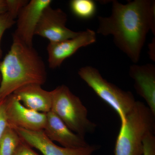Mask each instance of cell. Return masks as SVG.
Instances as JSON below:
<instances>
[{"instance_id": "6da1fadb", "label": "cell", "mask_w": 155, "mask_h": 155, "mask_svg": "<svg viewBox=\"0 0 155 155\" xmlns=\"http://www.w3.org/2000/svg\"><path fill=\"white\" fill-rule=\"evenodd\" d=\"M98 19L97 33L112 35L116 47L135 64L139 61L148 33L152 31L155 35V2L134 0L122 4L113 1L111 15Z\"/></svg>"}, {"instance_id": "7a4b0ae2", "label": "cell", "mask_w": 155, "mask_h": 155, "mask_svg": "<svg viewBox=\"0 0 155 155\" xmlns=\"http://www.w3.org/2000/svg\"><path fill=\"white\" fill-rule=\"evenodd\" d=\"M0 101L30 84L43 85L47 79L44 62L33 47L13 37L8 52L0 61Z\"/></svg>"}, {"instance_id": "3957f363", "label": "cell", "mask_w": 155, "mask_h": 155, "mask_svg": "<svg viewBox=\"0 0 155 155\" xmlns=\"http://www.w3.org/2000/svg\"><path fill=\"white\" fill-rule=\"evenodd\" d=\"M155 130V114L144 103L136 101L121 122L114 155H142L144 138Z\"/></svg>"}, {"instance_id": "277c9868", "label": "cell", "mask_w": 155, "mask_h": 155, "mask_svg": "<svg viewBox=\"0 0 155 155\" xmlns=\"http://www.w3.org/2000/svg\"><path fill=\"white\" fill-rule=\"evenodd\" d=\"M51 110L61 119L72 131L85 138L94 132L97 127L88 118V111L81 100L72 93L65 84L57 87L51 91Z\"/></svg>"}, {"instance_id": "5b68a950", "label": "cell", "mask_w": 155, "mask_h": 155, "mask_svg": "<svg viewBox=\"0 0 155 155\" xmlns=\"http://www.w3.org/2000/svg\"><path fill=\"white\" fill-rule=\"evenodd\" d=\"M78 75L100 98L116 111L123 122L136 102L133 94L109 82L98 69L91 66L81 68Z\"/></svg>"}, {"instance_id": "8992f818", "label": "cell", "mask_w": 155, "mask_h": 155, "mask_svg": "<svg viewBox=\"0 0 155 155\" xmlns=\"http://www.w3.org/2000/svg\"><path fill=\"white\" fill-rule=\"evenodd\" d=\"M67 14L60 8L51 5L44 10L37 25L35 35L48 39L50 42H57L73 38L79 34L66 26Z\"/></svg>"}, {"instance_id": "52a82bcc", "label": "cell", "mask_w": 155, "mask_h": 155, "mask_svg": "<svg viewBox=\"0 0 155 155\" xmlns=\"http://www.w3.org/2000/svg\"><path fill=\"white\" fill-rule=\"evenodd\" d=\"M20 137L31 148L38 150L43 155H93L99 147L88 144L82 147L71 148L57 145L49 139L43 130L31 131L15 126H11Z\"/></svg>"}, {"instance_id": "ba28073f", "label": "cell", "mask_w": 155, "mask_h": 155, "mask_svg": "<svg viewBox=\"0 0 155 155\" xmlns=\"http://www.w3.org/2000/svg\"><path fill=\"white\" fill-rule=\"evenodd\" d=\"M6 113L9 126L40 131L44 130L46 123V114L26 107L13 94L6 98Z\"/></svg>"}, {"instance_id": "9c48e42d", "label": "cell", "mask_w": 155, "mask_h": 155, "mask_svg": "<svg viewBox=\"0 0 155 155\" xmlns=\"http://www.w3.org/2000/svg\"><path fill=\"white\" fill-rule=\"evenodd\" d=\"M96 33L87 29L80 31L73 38L57 42H49L47 50L49 67L55 69L61 66L67 58L75 54L81 48L85 47L96 41Z\"/></svg>"}, {"instance_id": "30bf717a", "label": "cell", "mask_w": 155, "mask_h": 155, "mask_svg": "<svg viewBox=\"0 0 155 155\" xmlns=\"http://www.w3.org/2000/svg\"><path fill=\"white\" fill-rule=\"evenodd\" d=\"M51 0H31L19 12L17 17V28L13 37L30 47L33 40L37 25L42 14L51 5Z\"/></svg>"}, {"instance_id": "8fae6325", "label": "cell", "mask_w": 155, "mask_h": 155, "mask_svg": "<svg viewBox=\"0 0 155 155\" xmlns=\"http://www.w3.org/2000/svg\"><path fill=\"white\" fill-rule=\"evenodd\" d=\"M129 75L134 81L136 91L155 114V66L150 64H133L129 68Z\"/></svg>"}, {"instance_id": "7c38bea8", "label": "cell", "mask_w": 155, "mask_h": 155, "mask_svg": "<svg viewBox=\"0 0 155 155\" xmlns=\"http://www.w3.org/2000/svg\"><path fill=\"white\" fill-rule=\"evenodd\" d=\"M47 121L44 131L48 138L63 147L71 148L82 147L89 144L85 138L74 133L51 111L46 114Z\"/></svg>"}, {"instance_id": "4fadbf2b", "label": "cell", "mask_w": 155, "mask_h": 155, "mask_svg": "<svg viewBox=\"0 0 155 155\" xmlns=\"http://www.w3.org/2000/svg\"><path fill=\"white\" fill-rule=\"evenodd\" d=\"M13 94L28 109L45 114L51 110V91L45 90L40 84L25 85L14 91Z\"/></svg>"}, {"instance_id": "5bb4252c", "label": "cell", "mask_w": 155, "mask_h": 155, "mask_svg": "<svg viewBox=\"0 0 155 155\" xmlns=\"http://www.w3.org/2000/svg\"><path fill=\"white\" fill-rule=\"evenodd\" d=\"M69 7L72 14L80 19H91L97 13V5L92 0H72Z\"/></svg>"}, {"instance_id": "9a60e30c", "label": "cell", "mask_w": 155, "mask_h": 155, "mask_svg": "<svg viewBox=\"0 0 155 155\" xmlns=\"http://www.w3.org/2000/svg\"><path fill=\"white\" fill-rule=\"evenodd\" d=\"M22 139L14 128L9 126L0 140V155H13Z\"/></svg>"}, {"instance_id": "2e32d148", "label": "cell", "mask_w": 155, "mask_h": 155, "mask_svg": "<svg viewBox=\"0 0 155 155\" xmlns=\"http://www.w3.org/2000/svg\"><path fill=\"white\" fill-rule=\"evenodd\" d=\"M15 19L8 12L0 14V59L3 56L1 48V41L3 34L7 29L11 28L16 23Z\"/></svg>"}, {"instance_id": "e0dca14e", "label": "cell", "mask_w": 155, "mask_h": 155, "mask_svg": "<svg viewBox=\"0 0 155 155\" xmlns=\"http://www.w3.org/2000/svg\"><path fill=\"white\" fill-rule=\"evenodd\" d=\"M7 12L14 19H16L21 9L29 1L27 0H6Z\"/></svg>"}, {"instance_id": "ac0fdd59", "label": "cell", "mask_w": 155, "mask_h": 155, "mask_svg": "<svg viewBox=\"0 0 155 155\" xmlns=\"http://www.w3.org/2000/svg\"><path fill=\"white\" fill-rule=\"evenodd\" d=\"M9 126L6 113V98L0 101V140Z\"/></svg>"}, {"instance_id": "d6986e66", "label": "cell", "mask_w": 155, "mask_h": 155, "mask_svg": "<svg viewBox=\"0 0 155 155\" xmlns=\"http://www.w3.org/2000/svg\"><path fill=\"white\" fill-rule=\"evenodd\" d=\"M142 155H155L154 133L149 134L144 138Z\"/></svg>"}, {"instance_id": "ffe728a7", "label": "cell", "mask_w": 155, "mask_h": 155, "mask_svg": "<svg viewBox=\"0 0 155 155\" xmlns=\"http://www.w3.org/2000/svg\"><path fill=\"white\" fill-rule=\"evenodd\" d=\"M13 155H39L22 139Z\"/></svg>"}, {"instance_id": "44dd1931", "label": "cell", "mask_w": 155, "mask_h": 155, "mask_svg": "<svg viewBox=\"0 0 155 155\" xmlns=\"http://www.w3.org/2000/svg\"><path fill=\"white\" fill-rule=\"evenodd\" d=\"M7 12L6 0H0V14Z\"/></svg>"}, {"instance_id": "7402d4cb", "label": "cell", "mask_w": 155, "mask_h": 155, "mask_svg": "<svg viewBox=\"0 0 155 155\" xmlns=\"http://www.w3.org/2000/svg\"><path fill=\"white\" fill-rule=\"evenodd\" d=\"M1 80H2V76H1V73H0V83H1Z\"/></svg>"}]
</instances>
